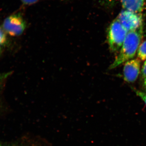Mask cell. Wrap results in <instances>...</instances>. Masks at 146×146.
<instances>
[{
  "label": "cell",
  "instance_id": "5bb4252c",
  "mask_svg": "<svg viewBox=\"0 0 146 146\" xmlns=\"http://www.w3.org/2000/svg\"><path fill=\"white\" fill-rule=\"evenodd\" d=\"M0 50H1V48H0Z\"/></svg>",
  "mask_w": 146,
  "mask_h": 146
},
{
  "label": "cell",
  "instance_id": "30bf717a",
  "mask_svg": "<svg viewBox=\"0 0 146 146\" xmlns=\"http://www.w3.org/2000/svg\"><path fill=\"white\" fill-rule=\"evenodd\" d=\"M141 76L142 79L145 80L146 78V60L142 66L141 70Z\"/></svg>",
  "mask_w": 146,
  "mask_h": 146
},
{
  "label": "cell",
  "instance_id": "9c48e42d",
  "mask_svg": "<svg viewBox=\"0 0 146 146\" xmlns=\"http://www.w3.org/2000/svg\"><path fill=\"white\" fill-rule=\"evenodd\" d=\"M132 90L138 97H140L141 99L143 101L146 105V92H143L134 88H132Z\"/></svg>",
  "mask_w": 146,
  "mask_h": 146
},
{
  "label": "cell",
  "instance_id": "8fae6325",
  "mask_svg": "<svg viewBox=\"0 0 146 146\" xmlns=\"http://www.w3.org/2000/svg\"><path fill=\"white\" fill-rule=\"evenodd\" d=\"M23 3L26 5H31L35 3L39 0H21Z\"/></svg>",
  "mask_w": 146,
  "mask_h": 146
},
{
  "label": "cell",
  "instance_id": "5b68a950",
  "mask_svg": "<svg viewBox=\"0 0 146 146\" xmlns=\"http://www.w3.org/2000/svg\"><path fill=\"white\" fill-rule=\"evenodd\" d=\"M141 60L139 58L131 59L125 63L123 73L124 79L129 83L136 81L140 73Z\"/></svg>",
  "mask_w": 146,
  "mask_h": 146
},
{
  "label": "cell",
  "instance_id": "7c38bea8",
  "mask_svg": "<svg viewBox=\"0 0 146 146\" xmlns=\"http://www.w3.org/2000/svg\"><path fill=\"white\" fill-rule=\"evenodd\" d=\"M144 88L146 91V78L144 80Z\"/></svg>",
  "mask_w": 146,
  "mask_h": 146
},
{
  "label": "cell",
  "instance_id": "52a82bcc",
  "mask_svg": "<svg viewBox=\"0 0 146 146\" xmlns=\"http://www.w3.org/2000/svg\"><path fill=\"white\" fill-rule=\"evenodd\" d=\"M138 58L141 60H146V40L142 42L137 51Z\"/></svg>",
  "mask_w": 146,
  "mask_h": 146
},
{
  "label": "cell",
  "instance_id": "8992f818",
  "mask_svg": "<svg viewBox=\"0 0 146 146\" xmlns=\"http://www.w3.org/2000/svg\"><path fill=\"white\" fill-rule=\"evenodd\" d=\"M123 9L142 14L145 0H120Z\"/></svg>",
  "mask_w": 146,
  "mask_h": 146
},
{
  "label": "cell",
  "instance_id": "3957f363",
  "mask_svg": "<svg viewBox=\"0 0 146 146\" xmlns=\"http://www.w3.org/2000/svg\"><path fill=\"white\" fill-rule=\"evenodd\" d=\"M26 27L25 20L19 14H13L7 17L3 25V29L6 33L12 36L21 35Z\"/></svg>",
  "mask_w": 146,
  "mask_h": 146
},
{
  "label": "cell",
  "instance_id": "4fadbf2b",
  "mask_svg": "<svg viewBox=\"0 0 146 146\" xmlns=\"http://www.w3.org/2000/svg\"><path fill=\"white\" fill-rule=\"evenodd\" d=\"M0 146H1V143H0Z\"/></svg>",
  "mask_w": 146,
  "mask_h": 146
},
{
  "label": "cell",
  "instance_id": "277c9868",
  "mask_svg": "<svg viewBox=\"0 0 146 146\" xmlns=\"http://www.w3.org/2000/svg\"><path fill=\"white\" fill-rule=\"evenodd\" d=\"M117 18L128 32L143 26L142 15L124 9Z\"/></svg>",
  "mask_w": 146,
  "mask_h": 146
},
{
  "label": "cell",
  "instance_id": "ba28073f",
  "mask_svg": "<svg viewBox=\"0 0 146 146\" xmlns=\"http://www.w3.org/2000/svg\"><path fill=\"white\" fill-rule=\"evenodd\" d=\"M6 33L3 29L0 28V48L1 46L5 44L7 38Z\"/></svg>",
  "mask_w": 146,
  "mask_h": 146
},
{
  "label": "cell",
  "instance_id": "6da1fadb",
  "mask_svg": "<svg viewBox=\"0 0 146 146\" xmlns=\"http://www.w3.org/2000/svg\"><path fill=\"white\" fill-rule=\"evenodd\" d=\"M143 26L128 32L119 54L110 65L109 69H115L128 60L132 59L138 51L143 38Z\"/></svg>",
  "mask_w": 146,
  "mask_h": 146
},
{
  "label": "cell",
  "instance_id": "7a4b0ae2",
  "mask_svg": "<svg viewBox=\"0 0 146 146\" xmlns=\"http://www.w3.org/2000/svg\"><path fill=\"white\" fill-rule=\"evenodd\" d=\"M128 32L117 18L112 21L108 29V41L112 52L120 50Z\"/></svg>",
  "mask_w": 146,
  "mask_h": 146
}]
</instances>
